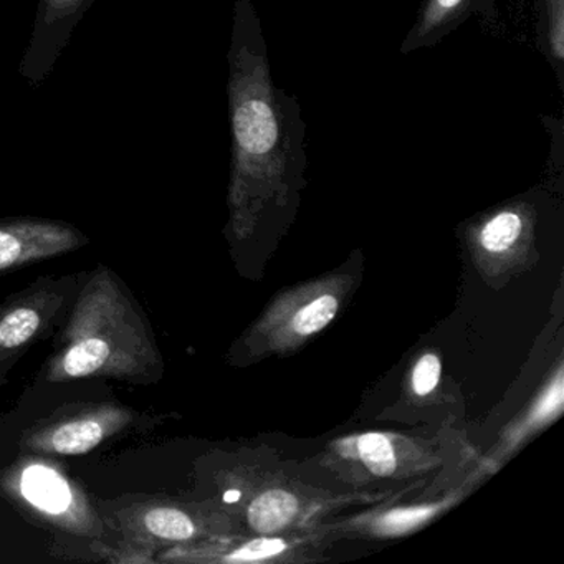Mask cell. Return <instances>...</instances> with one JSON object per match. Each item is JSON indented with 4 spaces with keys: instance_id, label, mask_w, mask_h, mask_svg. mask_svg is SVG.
<instances>
[{
    "instance_id": "6da1fadb",
    "label": "cell",
    "mask_w": 564,
    "mask_h": 564,
    "mask_svg": "<svg viewBox=\"0 0 564 564\" xmlns=\"http://www.w3.org/2000/svg\"><path fill=\"white\" fill-rule=\"evenodd\" d=\"M163 371L150 323L124 283L100 267L85 280L70 306L57 352L45 369L51 382L110 378L154 384Z\"/></svg>"
},
{
    "instance_id": "8fae6325",
    "label": "cell",
    "mask_w": 564,
    "mask_h": 564,
    "mask_svg": "<svg viewBox=\"0 0 564 564\" xmlns=\"http://www.w3.org/2000/svg\"><path fill=\"white\" fill-rule=\"evenodd\" d=\"M524 229V217L520 210L501 209L484 224L480 243L487 252L501 253L517 243Z\"/></svg>"
},
{
    "instance_id": "5bb4252c",
    "label": "cell",
    "mask_w": 564,
    "mask_h": 564,
    "mask_svg": "<svg viewBox=\"0 0 564 564\" xmlns=\"http://www.w3.org/2000/svg\"><path fill=\"white\" fill-rule=\"evenodd\" d=\"M438 505H429V507L402 508V510H392L379 518L376 528L381 534H402L419 527L425 520L437 511Z\"/></svg>"
},
{
    "instance_id": "ba28073f",
    "label": "cell",
    "mask_w": 564,
    "mask_h": 564,
    "mask_svg": "<svg viewBox=\"0 0 564 564\" xmlns=\"http://www.w3.org/2000/svg\"><path fill=\"white\" fill-rule=\"evenodd\" d=\"M25 471L28 474L22 478V497L28 503L42 510V513L67 528L70 533L94 534L100 531V528L68 511L82 513V501L74 497L70 484L65 478L47 468H31Z\"/></svg>"
},
{
    "instance_id": "9c48e42d",
    "label": "cell",
    "mask_w": 564,
    "mask_h": 564,
    "mask_svg": "<svg viewBox=\"0 0 564 564\" xmlns=\"http://www.w3.org/2000/svg\"><path fill=\"white\" fill-rule=\"evenodd\" d=\"M538 48L564 87V0H534Z\"/></svg>"
},
{
    "instance_id": "9a60e30c",
    "label": "cell",
    "mask_w": 564,
    "mask_h": 564,
    "mask_svg": "<svg viewBox=\"0 0 564 564\" xmlns=\"http://www.w3.org/2000/svg\"><path fill=\"white\" fill-rule=\"evenodd\" d=\"M285 541L282 540H256L243 546L237 547L232 553L223 557L227 563H247V561H262L276 556L285 550Z\"/></svg>"
},
{
    "instance_id": "5b68a950",
    "label": "cell",
    "mask_w": 564,
    "mask_h": 564,
    "mask_svg": "<svg viewBox=\"0 0 564 564\" xmlns=\"http://www.w3.org/2000/svg\"><path fill=\"white\" fill-rule=\"evenodd\" d=\"M90 242L82 230L64 220L44 217L0 219V275L75 252Z\"/></svg>"
},
{
    "instance_id": "3957f363",
    "label": "cell",
    "mask_w": 564,
    "mask_h": 564,
    "mask_svg": "<svg viewBox=\"0 0 564 564\" xmlns=\"http://www.w3.org/2000/svg\"><path fill=\"white\" fill-rule=\"evenodd\" d=\"M134 412L124 405L97 404L75 414L51 419L22 438V451L42 455L75 457L88 454L134 422Z\"/></svg>"
},
{
    "instance_id": "7a4b0ae2",
    "label": "cell",
    "mask_w": 564,
    "mask_h": 564,
    "mask_svg": "<svg viewBox=\"0 0 564 564\" xmlns=\"http://www.w3.org/2000/svg\"><path fill=\"white\" fill-rule=\"evenodd\" d=\"M77 276L39 280L0 306V382L22 355L70 308Z\"/></svg>"
},
{
    "instance_id": "ac0fdd59",
    "label": "cell",
    "mask_w": 564,
    "mask_h": 564,
    "mask_svg": "<svg viewBox=\"0 0 564 564\" xmlns=\"http://www.w3.org/2000/svg\"><path fill=\"white\" fill-rule=\"evenodd\" d=\"M240 494L239 491H227L226 501H237L239 500Z\"/></svg>"
},
{
    "instance_id": "e0dca14e",
    "label": "cell",
    "mask_w": 564,
    "mask_h": 564,
    "mask_svg": "<svg viewBox=\"0 0 564 564\" xmlns=\"http://www.w3.org/2000/svg\"><path fill=\"white\" fill-rule=\"evenodd\" d=\"M563 404V379L557 378L556 384L550 389L546 395L541 399L538 404L536 412H534L533 419H544L547 415L553 414L554 411L561 408Z\"/></svg>"
},
{
    "instance_id": "2e32d148",
    "label": "cell",
    "mask_w": 564,
    "mask_h": 564,
    "mask_svg": "<svg viewBox=\"0 0 564 564\" xmlns=\"http://www.w3.org/2000/svg\"><path fill=\"white\" fill-rule=\"evenodd\" d=\"M441 369L437 356H422L412 372V388H414L415 394L425 395L434 391L438 379H441Z\"/></svg>"
},
{
    "instance_id": "8992f818",
    "label": "cell",
    "mask_w": 564,
    "mask_h": 564,
    "mask_svg": "<svg viewBox=\"0 0 564 564\" xmlns=\"http://www.w3.org/2000/svg\"><path fill=\"white\" fill-rule=\"evenodd\" d=\"M110 517L130 546L140 551L154 550L158 544L186 543L199 533V523L186 508L154 498L124 505Z\"/></svg>"
},
{
    "instance_id": "4fadbf2b",
    "label": "cell",
    "mask_w": 564,
    "mask_h": 564,
    "mask_svg": "<svg viewBox=\"0 0 564 564\" xmlns=\"http://www.w3.org/2000/svg\"><path fill=\"white\" fill-rule=\"evenodd\" d=\"M336 312H338V300L335 296H319L296 313L292 322L293 332L299 333L300 336L315 335L332 323Z\"/></svg>"
},
{
    "instance_id": "277c9868",
    "label": "cell",
    "mask_w": 564,
    "mask_h": 564,
    "mask_svg": "<svg viewBox=\"0 0 564 564\" xmlns=\"http://www.w3.org/2000/svg\"><path fill=\"white\" fill-rule=\"evenodd\" d=\"M97 0H39L28 47L19 64V77L41 88L70 44L78 24Z\"/></svg>"
},
{
    "instance_id": "7c38bea8",
    "label": "cell",
    "mask_w": 564,
    "mask_h": 564,
    "mask_svg": "<svg viewBox=\"0 0 564 564\" xmlns=\"http://www.w3.org/2000/svg\"><path fill=\"white\" fill-rule=\"evenodd\" d=\"M359 458L376 475H391L395 470V455L391 441L382 434H366L356 441Z\"/></svg>"
},
{
    "instance_id": "30bf717a",
    "label": "cell",
    "mask_w": 564,
    "mask_h": 564,
    "mask_svg": "<svg viewBox=\"0 0 564 564\" xmlns=\"http://www.w3.org/2000/svg\"><path fill=\"white\" fill-rule=\"evenodd\" d=\"M299 500L289 491L270 490L260 495L249 508V523L259 533L282 530L295 518Z\"/></svg>"
},
{
    "instance_id": "52a82bcc",
    "label": "cell",
    "mask_w": 564,
    "mask_h": 564,
    "mask_svg": "<svg viewBox=\"0 0 564 564\" xmlns=\"http://www.w3.org/2000/svg\"><path fill=\"white\" fill-rule=\"evenodd\" d=\"M495 2L497 0H422L417 18L405 34L399 52L409 55L422 48L435 47L475 15L485 24H491L495 22Z\"/></svg>"
}]
</instances>
